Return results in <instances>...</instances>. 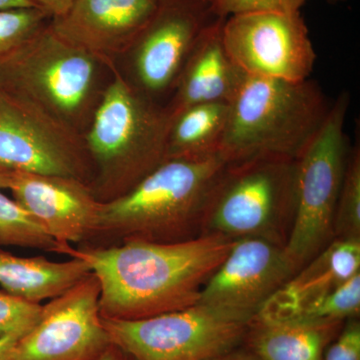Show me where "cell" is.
<instances>
[{
    "instance_id": "6da1fadb",
    "label": "cell",
    "mask_w": 360,
    "mask_h": 360,
    "mask_svg": "<svg viewBox=\"0 0 360 360\" xmlns=\"http://www.w3.org/2000/svg\"><path fill=\"white\" fill-rule=\"evenodd\" d=\"M234 241L202 234L175 243L129 240L108 248L79 246L68 255L85 260L98 279L103 319L137 321L196 304Z\"/></svg>"
},
{
    "instance_id": "7a4b0ae2",
    "label": "cell",
    "mask_w": 360,
    "mask_h": 360,
    "mask_svg": "<svg viewBox=\"0 0 360 360\" xmlns=\"http://www.w3.org/2000/svg\"><path fill=\"white\" fill-rule=\"evenodd\" d=\"M227 165L219 155L165 160L129 193L103 203L94 238L79 246L108 248L129 240L175 243L202 236Z\"/></svg>"
},
{
    "instance_id": "3957f363",
    "label": "cell",
    "mask_w": 360,
    "mask_h": 360,
    "mask_svg": "<svg viewBox=\"0 0 360 360\" xmlns=\"http://www.w3.org/2000/svg\"><path fill=\"white\" fill-rule=\"evenodd\" d=\"M172 116L141 96L113 65L112 77L84 137L97 200L122 198L167 160Z\"/></svg>"
},
{
    "instance_id": "277c9868",
    "label": "cell",
    "mask_w": 360,
    "mask_h": 360,
    "mask_svg": "<svg viewBox=\"0 0 360 360\" xmlns=\"http://www.w3.org/2000/svg\"><path fill=\"white\" fill-rule=\"evenodd\" d=\"M329 108L309 79L283 82L245 75L229 103L219 155L227 165L258 158L296 161L326 122Z\"/></svg>"
},
{
    "instance_id": "5b68a950",
    "label": "cell",
    "mask_w": 360,
    "mask_h": 360,
    "mask_svg": "<svg viewBox=\"0 0 360 360\" xmlns=\"http://www.w3.org/2000/svg\"><path fill=\"white\" fill-rule=\"evenodd\" d=\"M113 65L61 39L49 23L0 63V92L33 104L84 135Z\"/></svg>"
},
{
    "instance_id": "8992f818",
    "label": "cell",
    "mask_w": 360,
    "mask_h": 360,
    "mask_svg": "<svg viewBox=\"0 0 360 360\" xmlns=\"http://www.w3.org/2000/svg\"><path fill=\"white\" fill-rule=\"evenodd\" d=\"M296 161L258 158L227 165L202 234L285 245L295 219Z\"/></svg>"
},
{
    "instance_id": "52a82bcc",
    "label": "cell",
    "mask_w": 360,
    "mask_h": 360,
    "mask_svg": "<svg viewBox=\"0 0 360 360\" xmlns=\"http://www.w3.org/2000/svg\"><path fill=\"white\" fill-rule=\"evenodd\" d=\"M349 105V94L341 92L296 160L295 219L284 248L297 270L335 239L336 203L350 150L345 131Z\"/></svg>"
},
{
    "instance_id": "ba28073f",
    "label": "cell",
    "mask_w": 360,
    "mask_h": 360,
    "mask_svg": "<svg viewBox=\"0 0 360 360\" xmlns=\"http://www.w3.org/2000/svg\"><path fill=\"white\" fill-rule=\"evenodd\" d=\"M219 18L210 0H158L153 18L115 68L141 96L165 106L196 44Z\"/></svg>"
},
{
    "instance_id": "9c48e42d",
    "label": "cell",
    "mask_w": 360,
    "mask_h": 360,
    "mask_svg": "<svg viewBox=\"0 0 360 360\" xmlns=\"http://www.w3.org/2000/svg\"><path fill=\"white\" fill-rule=\"evenodd\" d=\"M101 321L132 360H205L241 347L252 319L196 303L137 321Z\"/></svg>"
},
{
    "instance_id": "30bf717a",
    "label": "cell",
    "mask_w": 360,
    "mask_h": 360,
    "mask_svg": "<svg viewBox=\"0 0 360 360\" xmlns=\"http://www.w3.org/2000/svg\"><path fill=\"white\" fill-rule=\"evenodd\" d=\"M0 167L89 186L94 167L78 134L33 104L0 92Z\"/></svg>"
},
{
    "instance_id": "8fae6325",
    "label": "cell",
    "mask_w": 360,
    "mask_h": 360,
    "mask_svg": "<svg viewBox=\"0 0 360 360\" xmlns=\"http://www.w3.org/2000/svg\"><path fill=\"white\" fill-rule=\"evenodd\" d=\"M222 37L232 60L245 75L300 82L314 71L316 52L300 11L229 16Z\"/></svg>"
},
{
    "instance_id": "7c38bea8",
    "label": "cell",
    "mask_w": 360,
    "mask_h": 360,
    "mask_svg": "<svg viewBox=\"0 0 360 360\" xmlns=\"http://www.w3.org/2000/svg\"><path fill=\"white\" fill-rule=\"evenodd\" d=\"M94 272L44 305L37 326L0 360H92L111 345L99 311Z\"/></svg>"
},
{
    "instance_id": "4fadbf2b",
    "label": "cell",
    "mask_w": 360,
    "mask_h": 360,
    "mask_svg": "<svg viewBox=\"0 0 360 360\" xmlns=\"http://www.w3.org/2000/svg\"><path fill=\"white\" fill-rule=\"evenodd\" d=\"M296 271L284 245L238 239L206 281L198 303L252 319Z\"/></svg>"
},
{
    "instance_id": "5bb4252c",
    "label": "cell",
    "mask_w": 360,
    "mask_h": 360,
    "mask_svg": "<svg viewBox=\"0 0 360 360\" xmlns=\"http://www.w3.org/2000/svg\"><path fill=\"white\" fill-rule=\"evenodd\" d=\"M7 189L13 200L65 248L84 245L94 236L101 213L89 186L70 179L13 172Z\"/></svg>"
},
{
    "instance_id": "9a60e30c",
    "label": "cell",
    "mask_w": 360,
    "mask_h": 360,
    "mask_svg": "<svg viewBox=\"0 0 360 360\" xmlns=\"http://www.w3.org/2000/svg\"><path fill=\"white\" fill-rule=\"evenodd\" d=\"M158 0H75L52 18L61 39L115 63L153 18Z\"/></svg>"
},
{
    "instance_id": "2e32d148",
    "label": "cell",
    "mask_w": 360,
    "mask_h": 360,
    "mask_svg": "<svg viewBox=\"0 0 360 360\" xmlns=\"http://www.w3.org/2000/svg\"><path fill=\"white\" fill-rule=\"evenodd\" d=\"M360 274V240L335 238L290 277L255 316L288 321Z\"/></svg>"
},
{
    "instance_id": "e0dca14e",
    "label": "cell",
    "mask_w": 360,
    "mask_h": 360,
    "mask_svg": "<svg viewBox=\"0 0 360 360\" xmlns=\"http://www.w3.org/2000/svg\"><path fill=\"white\" fill-rule=\"evenodd\" d=\"M226 18L212 23L189 56L165 108L170 116L200 103H231L245 77L236 65L222 37Z\"/></svg>"
},
{
    "instance_id": "ac0fdd59",
    "label": "cell",
    "mask_w": 360,
    "mask_h": 360,
    "mask_svg": "<svg viewBox=\"0 0 360 360\" xmlns=\"http://www.w3.org/2000/svg\"><path fill=\"white\" fill-rule=\"evenodd\" d=\"M343 323L269 321L255 316L243 345L257 360H322Z\"/></svg>"
},
{
    "instance_id": "d6986e66",
    "label": "cell",
    "mask_w": 360,
    "mask_h": 360,
    "mask_svg": "<svg viewBox=\"0 0 360 360\" xmlns=\"http://www.w3.org/2000/svg\"><path fill=\"white\" fill-rule=\"evenodd\" d=\"M91 274L82 258L51 262L44 257H21L0 250V285L4 291L35 303L53 300Z\"/></svg>"
},
{
    "instance_id": "ffe728a7",
    "label": "cell",
    "mask_w": 360,
    "mask_h": 360,
    "mask_svg": "<svg viewBox=\"0 0 360 360\" xmlns=\"http://www.w3.org/2000/svg\"><path fill=\"white\" fill-rule=\"evenodd\" d=\"M229 116V103L195 104L172 116L167 160H201L219 155Z\"/></svg>"
},
{
    "instance_id": "44dd1931",
    "label": "cell",
    "mask_w": 360,
    "mask_h": 360,
    "mask_svg": "<svg viewBox=\"0 0 360 360\" xmlns=\"http://www.w3.org/2000/svg\"><path fill=\"white\" fill-rule=\"evenodd\" d=\"M0 246H18L68 255L65 248L54 240L44 227L14 200L0 189Z\"/></svg>"
},
{
    "instance_id": "7402d4cb",
    "label": "cell",
    "mask_w": 360,
    "mask_h": 360,
    "mask_svg": "<svg viewBox=\"0 0 360 360\" xmlns=\"http://www.w3.org/2000/svg\"><path fill=\"white\" fill-rule=\"evenodd\" d=\"M335 238L360 240V148H350L336 203Z\"/></svg>"
},
{
    "instance_id": "603a6c76",
    "label": "cell",
    "mask_w": 360,
    "mask_h": 360,
    "mask_svg": "<svg viewBox=\"0 0 360 360\" xmlns=\"http://www.w3.org/2000/svg\"><path fill=\"white\" fill-rule=\"evenodd\" d=\"M360 274L328 295L309 303L288 321L343 322L359 317Z\"/></svg>"
},
{
    "instance_id": "cb8c5ba5",
    "label": "cell",
    "mask_w": 360,
    "mask_h": 360,
    "mask_svg": "<svg viewBox=\"0 0 360 360\" xmlns=\"http://www.w3.org/2000/svg\"><path fill=\"white\" fill-rule=\"evenodd\" d=\"M51 16L37 7L0 11V63L51 23Z\"/></svg>"
},
{
    "instance_id": "d4e9b609",
    "label": "cell",
    "mask_w": 360,
    "mask_h": 360,
    "mask_svg": "<svg viewBox=\"0 0 360 360\" xmlns=\"http://www.w3.org/2000/svg\"><path fill=\"white\" fill-rule=\"evenodd\" d=\"M44 305L0 291V338H22L41 316Z\"/></svg>"
},
{
    "instance_id": "484cf974",
    "label": "cell",
    "mask_w": 360,
    "mask_h": 360,
    "mask_svg": "<svg viewBox=\"0 0 360 360\" xmlns=\"http://www.w3.org/2000/svg\"><path fill=\"white\" fill-rule=\"evenodd\" d=\"M309 0H210L217 15L227 18L253 13H297Z\"/></svg>"
},
{
    "instance_id": "4316f807",
    "label": "cell",
    "mask_w": 360,
    "mask_h": 360,
    "mask_svg": "<svg viewBox=\"0 0 360 360\" xmlns=\"http://www.w3.org/2000/svg\"><path fill=\"white\" fill-rule=\"evenodd\" d=\"M322 360H360L359 317L347 319L329 343Z\"/></svg>"
},
{
    "instance_id": "83f0119b",
    "label": "cell",
    "mask_w": 360,
    "mask_h": 360,
    "mask_svg": "<svg viewBox=\"0 0 360 360\" xmlns=\"http://www.w3.org/2000/svg\"><path fill=\"white\" fill-rule=\"evenodd\" d=\"M33 6L41 9L52 18L65 13L75 0H28Z\"/></svg>"
},
{
    "instance_id": "f1b7e54d",
    "label": "cell",
    "mask_w": 360,
    "mask_h": 360,
    "mask_svg": "<svg viewBox=\"0 0 360 360\" xmlns=\"http://www.w3.org/2000/svg\"><path fill=\"white\" fill-rule=\"evenodd\" d=\"M205 360H257V359L243 345H241L226 354L217 355V356Z\"/></svg>"
},
{
    "instance_id": "f546056e",
    "label": "cell",
    "mask_w": 360,
    "mask_h": 360,
    "mask_svg": "<svg viewBox=\"0 0 360 360\" xmlns=\"http://www.w3.org/2000/svg\"><path fill=\"white\" fill-rule=\"evenodd\" d=\"M92 360H132L129 354H125L122 349L111 343L110 347L101 352L98 356Z\"/></svg>"
},
{
    "instance_id": "4dcf8cb0",
    "label": "cell",
    "mask_w": 360,
    "mask_h": 360,
    "mask_svg": "<svg viewBox=\"0 0 360 360\" xmlns=\"http://www.w3.org/2000/svg\"><path fill=\"white\" fill-rule=\"evenodd\" d=\"M21 7L34 6L28 0H0V11H2V9L21 8Z\"/></svg>"
},
{
    "instance_id": "1f68e13d",
    "label": "cell",
    "mask_w": 360,
    "mask_h": 360,
    "mask_svg": "<svg viewBox=\"0 0 360 360\" xmlns=\"http://www.w3.org/2000/svg\"><path fill=\"white\" fill-rule=\"evenodd\" d=\"M18 340L20 338H15V336H6V338H0V359Z\"/></svg>"
},
{
    "instance_id": "d6a6232c",
    "label": "cell",
    "mask_w": 360,
    "mask_h": 360,
    "mask_svg": "<svg viewBox=\"0 0 360 360\" xmlns=\"http://www.w3.org/2000/svg\"><path fill=\"white\" fill-rule=\"evenodd\" d=\"M11 170L0 167V189H7L11 180Z\"/></svg>"
},
{
    "instance_id": "836d02e7",
    "label": "cell",
    "mask_w": 360,
    "mask_h": 360,
    "mask_svg": "<svg viewBox=\"0 0 360 360\" xmlns=\"http://www.w3.org/2000/svg\"><path fill=\"white\" fill-rule=\"evenodd\" d=\"M330 1H338V0H330Z\"/></svg>"
}]
</instances>
